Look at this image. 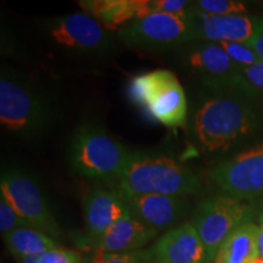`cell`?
<instances>
[{"label":"cell","mask_w":263,"mask_h":263,"mask_svg":"<svg viewBox=\"0 0 263 263\" xmlns=\"http://www.w3.org/2000/svg\"><path fill=\"white\" fill-rule=\"evenodd\" d=\"M259 127V117L248 101L233 95H213L194 116V133L207 153H223Z\"/></svg>","instance_id":"cell-1"},{"label":"cell","mask_w":263,"mask_h":263,"mask_svg":"<svg viewBox=\"0 0 263 263\" xmlns=\"http://www.w3.org/2000/svg\"><path fill=\"white\" fill-rule=\"evenodd\" d=\"M116 183V192L121 196L182 197L196 194L201 186L200 177L176 160L138 153H133L126 172Z\"/></svg>","instance_id":"cell-2"},{"label":"cell","mask_w":263,"mask_h":263,"mask_svg":"<svg viewBox=\"0 0 263 263\" xmlns=\"http://www.w3.org/2000/svg\"><path fill=\"white\" fill-rule=\"evenodd\" d=\"M133 153L93 126H83L72 140L73 168L88 178L117 182L126 172Z\"/></svg>","instance_id":"cell-3"},{"label":"cell","mask_w":263,"mask_h":263,"mask_svg":"<svg viewBox=\"0 0 263 263\" xmlns=\"http://www.w3.org/2000/svg\"><path fill=\"white\" fill-rule=\"evenodd\" d=\"M130 97L164 126L176 128L186 122L185 91L173 72L155 70L134 76L130 81Z\"/></svg>","instance_id":"cell-4"},{"label":"cell","mask_w":263,"mask_h":263,"mask_svg":"<svg viewBox=\"0 0 263 263\" xmlns=\"http://www.w3.org/2000/svg\"><path fill=\"white\" fill-rule=\"evenodd\" d=\"M257 209L228 195L203 200L194 218L195 227L206 250V263H213L224 240L236 228L252 222Z\"/></svg>","instance_id":"cell-5"},{"label":"cell","mask_w":263,"mask_h":263,"mask_svg":"<svg viewBox=\"0 0 263 263\" xmlns=\"http://www.w3.org/2000/svg\"><path fill=\"white\" fill-rule=\"evenodd\" d=\"M210 177L226 195L263 207V143L216 164Z\"/></svg>","instance_id":"cell-6"},{"label":"cell","mask_w":263,"mask_h":263,"mask_svg":"<svg viewBox=\"0 0 263 263\" xmlns=\"http://www.w3.org/2000/svg\"><path fill=\"white\" fill-rule=\"evenodd\" d=\"M50 112L44 101L27 85L3 76L0 81V122L9 132L35 137L44 132Z\"/></svg>","instance_id":"cell-7"},{"label":"cell","mask_w":263,"mask_h":263,"mask_svg":"<svg viewBox=\"0 0 263 263\" xmlns=\"http://www.w3.org/2000/svg\"><path fill=\"white\" fill-rule=\"evenodd\" d=\"M0 189V194L32 228L45 233L52 239L60 238V227L48 201L31 178L18 171H6L2 173Z\"/></svg>","instance_id":"cell-8"},{"label":"cell","mask_w":263,"mask_h":263,"mask_svg":"<svg viewBox=\"0 0 263 263\" xmlns=\"http://www.w3.org/2000/svg\"><path fill=\"white\" fill-rule=\"evenodd\" d=\"M118 35L130 47L146 49H170L194 42L190 15L153 14L123 26Z\"/></svg>","instance_id":"cell-9"},{"label":"cell","mask_w":263,"mask_h":263,"mask_svg":"<svg viewBox=\"0 0 263 263\" xmlns=\"http://www.w3.org/2000/svg\"><path fill=\"white\" fill-rule=\"evenodd\" d=\"M194 42L248 43L263 33V18L249 15L211 16L194 5L190 14Z\"/></svg>","instance_id":"cell-10"},{"label":"cell","mask_w":263,"mask_h":263,"mask_svg":"<svg viewBox=\"0 0 263 263\" xmlns=\"http://www.w3.org/2000/svg\"><path fill=\"white\" fill-rule=\"evenodd\" d=\"M48 33L58 45L76 51L103 50L110 43L107 28L88 14H70L51 20Z\"/></svg>","instance_id":"cell-11"},{"label":"cell","mask_w":263,"mask_h":263,"mask_svg":"<svg viewBox=\"0 0 263 263\" xmlns=\"http://www.w3.org/2000/svg\"><path fill=\"white\" fill-rule=\"evenodd\" d=\"M140 254L144 263H206L205 246L193 223L170 230Z\"/></svg>","instance_id":"cell-12"},{"label":"cell","mask_w":263,"mask_h":263,"mask_svg":"<svg viewBox=\"0 0 263 263\" xmlns=\"http://www.w3.org/2000/svg\"><path fill=\"white\" fill-rule=\"evenodd\" d=\"M185 64L206 78L209 83L217 87L228 85L240 93L244 91V83L240 76L241 68L230 60L224 49L217 43L205 42L193 47L186 54Z\"/></svg>","instance_id":"cell-13"},{"label":"cell","mask_w":263,"mask_h":263,"mask_svg":"<svg viewBox=\"0 0 263 263\" xmlns=\"http://www.w3.org/2000/svg\"><path fill=\"white\" fill-rule=\"evenodd\" d=\"M84 221L91 241H97L130 210L116 190H93L83 200Z\"/></svg>","instance_id":"cell-14"},{"label":"cell","mask_w":263,"mask_h":263,"mask_svg":"<svg viewBox=\"0 0 263 263\" xmlns=\"http://www.w3.org/2000/svg\"><path fill=\"white\" fill-rule=\"evenodd\" d=\"M82 9L108 28H122L154 14V0H83Z\"/></svg>","instance_id":"cell-15"},{"label":"cell","mask_w":263,"mask_h":263,"mask_svg":"<svg viewBox=\"0 0 263 263\" xmlns=\"http://www.w3.org/2000/svg\"><path fill=\"white\" fill-rule=\"evenodd\" d=\"M130 213L149 226L159 230L173 224L184 213V202L180 197L163 195H129L122 196Z\"/></svg>","instance_id":"cell-16"},{"label":"cell","mask_w":263,"mask_h":263,"mask_svg":"<svg viewBox=\"0 0 263 263\" xmlns=\"http://www.w3.org/2000/svg\"><path fill=\"white\" fill-rule=\"evenodd\" d=\"M157 230L128 215L93 242L94 250L103 252H134L155 238Z\"/></svg>","instance_id":"cell-17"},{"label":"cell","mask_w":263,"mask_h":263,"mask_svg":"<svg viewBox=\"0 0 263 263\" xmlns=\"http://www.w3.org/2000/svg\"><path fill=\"white\" fill-rule=\"evenodd\" d=\"M258 258V226H240L224 240L213 263H255Z\"/></svg>","instance_id":"cell-18"},{"label":"cell","mask_w":263,"mask_h":263,"mask_svg":"<svg viewBox=\"0 0 263 263\" xmlns=\"http://www.w3.org/2000/svg\"><path fill=\"white\" fill-rule=\"evenodd\" d=\"M6 248L18 259L38 257L49 250L58 248L55 240L34 228L14 230L3 236Z\"/></svg>","instance_id":"cell-19"},{"label":"cell","mask_w":263,"mask_h":263,"mask_svg":"<svg viewBox=\"0 0 263 263\" xmlns=\"http://www.w3.org/2000/svg\"><path fill=\"white\" fill-rule=\"evenodd\" d=\"M194 5L199 11L211 16L246 15L248 12L245 3L238 0H197Z\"/></svg>","instance_id":"cell-20"},{"label":"cell","mask_w":263,"mask_h":263,"mask_svg":"<svg viewBox=\"0 0 263 263\" xmlns=\"http://www.w3.org/2000/svg\"><path fill=\"white\" fill-rule=\"evenodd\" d=\"M22 228H32V227L12 209L8 200L0 194V232L3 236Z\"/></svg>","instance_id":"cell-21"},{"label":"cell","mask_w":263,"mask_h":263,"mask_svg":"<svg viewBox=\"0 0 263 263\" xmlns=\"http://www.w3.org/2000/svg\"><path fill=\"white\" fill-rule=\"evenodd\" d=\"M221 47L234 64L240 68H246L259 61L257 55L245 43H221Z\"/></svg>","instance_id":"cell-22"},{"label":"cell","mask_w":263,"mask_h":263,"mask_svg":"<svg viewBox=\"0 0 263 263\" xmlns=\"http://www.w3.org/2000/svg\"><path fill=\"white\" fill-rule=\"evenodd\" d=\"M240 76L245 84V91L248 97L263 95V61L259 60L250 67L241 68Z\"/></svg>","instance_id":"cell-23"},{"label":"cell","mask_w":263,"mask_h":263,"mask_svg":"<svg viewBox=\"0 0 263 263\" xmlns=\"http://www.w3.org/2000/svg\"><path fill=\"white\" fill-rule=\"evenodd\" d=\"M89 263H144L140 251L103 252L94 250Z\"/></svg>","instance_id":"cell-24"},{"label":"cell","mask_w":263,"mask_h":263,"mask_svg":"<svg viewBox=\"0 0 263 263\" xmlns=\"http://www.w3.org/2000/svg\"><path fill=\"white\" fill-rule=\"evenodd\" d=\"M38 263H83V259L77 251L58 246L38 256Z\"/></svg>","instance_id":"cell-25"},{"label":"cell","mask_w":263,"mask_h":263,"mask_svg":"<svg viewBox=\"0 0 263 263\" xmlns=\"http://www.w3.org/2000/svg\"><path fill=\"white\" fill-rule=\"evenodd\" d=\"M245 44L249 45V47L252 49V51L257 55L259 60L263 61V33L256 35L254 39H251L250 42L245 43Z\"/></svg>","instance_id":"cell-26"},{"label":"cell","mask_w":263,"mask_h":263,"mask_svg":"<svg viewBox=\"0 0 263 263\" xmlns=\"http://www.w3.org/2000/svg\"><path fill=\"white\" fill-rule=\"evenodd\" d=\"M258 257L263 259V215L259 216L258 224Z\"/></svg>","instance_id":"cell-27"},{"label":"cell","mask_w":263,"mask_h":263,"mask_svg":"<svg viewBox=\"0 0 263 263\" xmlns=\"http://www.w3.org/2000/svg\"><path fill=\"white\" fill-rule=\"evenodd\" d=\"M21 263H38V257H26L20 259Z\"/></svg>","instance_id":"cell-28"}]
</instances>
